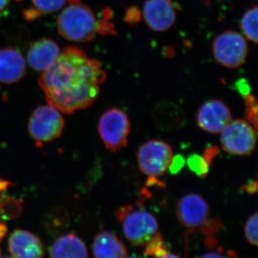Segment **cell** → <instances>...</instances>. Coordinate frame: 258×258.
I'll list each match as a JSON object with an SVG mask.
<instances>
[{
  "instance_id": "obj_4",
  "label": "cell",
  "mask_w": 258,
  "mask_h": 258,
  "mask_svg": "<svg viewBox=\"0 0 258 258\" xmlns=\"http://www.w3.org/2000/svg\"><path fill=\"white\" fill-rule=\"evenodd\" d=\"M98 133L107 149L117 152L128 145L131 123L124 111L111 108L103 113L98 122Z\"/></svg>"
},
{
  "instance_id": "obj_29",
  "label": "cell",
  "mask_w": 258,
  "mask_h": 258,
  "mask_svg": "<svg viewBox=\"0 0 258 258\" xmlns=\"http://www.w3.org/2000/svg\"><path fill=\"white\" fill-rule=\"evenodd\" d=\"M200 258H225L220 252H208L203 254Z\"/></svg>"
},
{
  "instance_id": "obj_14",
  "label": "cell",
  "mask_w": 258,
  "mask_h": 258,
  "mask_svg": "<svg viewBox=\"0 0 258 258\" xmlns=\"http://www.w3.org/2000/svg\"><path fill=\"white\" fill-rule=\"evenodd\" d=\"M26 62L20 51L12 47L0 49V83L13 84L23 79Z\"/></svg>"
},
{
  "instance_id": "obj_17",
  "label": "cell",
  "mask_w": 258,
  "mask_h": 258,
  "mask_svg": "<svg viewBox=\"0 0 258 258\" xmlns=\"http://www.w3.org/2000/svg\"><path fill=\"white\" fill-rule=\"evenodd\" d=\"M240 28L249 41L257 43V7L253 5L246 10L241 20Z\"/></svg>"
},
{
  "instance_id": "obj_28",
  "label": "cell",
  "mask_w": 258,
  "mask_h": 258,
  "mask_svg": "<svg viewBox=\"0 0 258 258\" xmlns=\"http://www.w3.org/2000/svg\"><path fill=\"white\" fill-rule=\"evenodd\" d=\"M242 192L245 191L249 195H254L257 193V181L256 180H252V181H249L247 184L244 185L241 189Z\"/></svg>"
},
{
  "instance_id": "obj_16",
  "label": "cell",
  "mask_w": 258,
  "mask_h": 258,
  "mask_svg": "<svg viewBox=\"0 0 258 258\" xmlns=\"http://www.w3.org/2000/svg\"><path fill=\"white\" fill-rule=\"evenodd\" d=\"M95 258H125L128 250L118 236L108 231H103L96 236L92 244Z\"/></svg>"
},
{
  "instance_id": "obj_25",
  "label": "cell",
  "mask_w": 258,
  "mask_h": 258,
  "mask_svg": "<svg viewBox=\"0 0 258 258\" xmlns=\"http://www.w3.org/2000/svg\"><path fill=\"white\" fill-rule=\"evenodd\" d=\"M184 159L181 155H176L173 157L171 160L170 166H169V170L170 171L171 174H176L184 165Z\"/></svg>"
},
{
  "instance_id": "obj_32",
  "label": "cell",
  "mask_w": 258,
  "mask_h": 258,
  "mask_svg": "<svg viewBox=\"0 0 258 258\" xmlns=\"http://www.w3.org/2000/svg\"><path fill=\"white\" fill-rule=\"evenodd\" d=\"M10 0H0V11L5 10L9 5Z\"/></svg>"
},
{
  "instance_id": "obj_24",
  "label": "cell",
  "mask_w": 258,
  "mask_h": 258,
  "mask_svg": "<svg viewBox=\"0 0 258 258\" xmlns=\"http://www.w3.org/2000/svg\"><path fill=\"white\" fill-rule=\"evenodd\" d=\"M108 19L103 18L98 21L97 33L101 35H115V27L113 23H110Z\"/></svg>"
},
{
  "instance_id": "obj_7",
  "label": "cell",
  "mask_w": 258,
  "mask_h": 258,
  "mask_svg": "<svg viewBox=\"0 0 258 258\" xmlns=\"http://www.w3.org/2000/svg\"><path fill=\"white\" fill-rule=\"evenodd\" d=\"M64 125L58 110L50 105L42 106L32 112L29 118V133L37 144L47 143L60 137Z\"/></svg>"
},
{
  "instance_id": "obj_19",
  "label": "cell",
  "mask_w": 258,
  "mask_h": 258,
  "mask_svg": "<svg viewBox=\"0 0 258 258\" xmlns=\"http://www.w3.org/2000/svg\"><path fill=\"white\" fill-rule=\"evenodd\" d=\"M144 246V253L154 258L160 257L169 251V246L159 232H158Z\"/></svg>"
},
{
  "instance_id": "obj_1",
  "label": "cell",
  "mask_w": 258,
  "mask_h": 258,
  "mask_svg": "<svg viewBox=\"0 0 258 258\" xmlns=\"http://www.w3.org/2000/svg\"><path fill=\"white\" fill-rule=\"evenodd\" d=\"M106 74L96 59L81 49L67 47L39 78L48 105L64 113H73L93 104L100 94L99 85Z\"/></svg>"
},
{
  "instance_id": "obj_3",
  "label": "cell",
  "mask_w": 258,
  "mask_h": 258,
  "mask_svg": "<svg viewBox=\"0 0 258 258\" xmlns=\"http://www.w3.org/2000/svg\"><path fill=\"white\" fill-rule=\"evenodd\" d=\"M121 224L123 235L133 245L144 246L159 231L157 219L145 209H135L132 205L120 207L115 212Z\"/></svg>"
},
{
  "instance_id": "obj_34",
  "label": "cell",
  "mask_w": 258,
  "mask_h": 258,
  "mask_svg": "<svg viewBox=\"0 0 258 258\" xmlns=\"http://www.w3.org/2000/svg\"><path fill=\"white\" fill-rule=\"evenodd\" d=\"M1 258H13V257H10L9 256H4V257H1Z\"/></svg>"
},
{
  "instance_id": "obj_18",
  "label": "cell",
  "mask_w": 258,
  "mask_h": 258,
  "mask_svg": "<svg viewBox=\"0 0 258 258\" xmlns=\"http://www.w3.org/2000/svg\"><path fill=\"white\" fill-rule=\"evenodd\" d=\"M33 8L38 14H50L60 10L67 3H81L80 0H32Z\"/></svg>"
},
{
  "instance_id": "obj_12",
  "label": "cell",
  "mask_w": 258,
  "mask_h": 258,
  "mask_svg": "<svg viewBox=\"0 0 258 258\" xmlns=\"http://www.w3.org/2000/svg\"><path fill=\"white\" fill-rule=\"evenodd\" d=\"M8 248L13 258H42L45 252L41 240L30 231L21 229L10 235Z\"/></svg>"
},
{
  "instance_id": "obj_8",
  "label": "cell",
  "mask_w": 258,
  "mask_h": 258,
  "mask_svg": "<svg viewBox=\"0 0 258 258\" xmlns=\"http://www.w3.org/2000/svg\"><path fill=\"white\" fill-rule=\"evenodd\" d=\"M256 132L255 128L246 120H231L221 132L222 149L231 155H250L257 143Z\"/></svg>"
},
{
  "instance_id": "obj_11",
  "label": "cell",
  "mask_w": 258,
  "mask_h": 258,
  "mask_svg": "<svg viewBox=\"0 0 258 258\" xmlns=\"http://www.w3.org/2000/svg\"><path fill=\"white\" fill-rule=\"evenodd\" d=\"M143 16L149 28L156 32H164L175 23L176 10L171 0H147Z\"/></svg>"
},
{
  "instance_id": "obj_35",
  "label": "cell",
  "mask_w": 258,
  "mask_h": 258,
  "mask_svg": "<svg viewBox=\"0 0 258 258\" xmlns=\"http://www.w3.org/2000/svg\"><path fill=\"white\" fill-rule=\"evenodd\" d=\"M1 249H0V258H1Z\"/></svg>"
},
{
  "instance_id": "obj_10",
  "label": "cell",
  "mask_w": 258,
  "mask_h": 258,
  "mask_svg": "<svg viewBox=\"0 0 258 258\" xmlns=\"http://www.w3.org/2000/svg\"><path fill=\"white\" fill-rule=\"evenodd\" d=\"M198 126L211 134L221 133L232 120L230 108L223 101L212 99L205 102L196 113Z\"/></svg>"
},
{
  "instance_id": "obj_20",
  "label": "cell",
  "mask_w": 258,
  "mask_h": 258,
  "mask_svg": "<svg viewBox=\"0 0 258 258\" xmlns=\"http://www.w3.org/2000/svg\"><path fill=\"white\" fill-rule=\"evenodd\" d=\"M245 103L244 118L246 121L252 125L255 130L257 129V101L253 94L246 95L243 97Z\"/></svg>"
},
{
  "instance_id": "obj_26",
  "label": "cell",
  "mask_w": 258,
  "mask_h": 258,
  "mask_svg": "<svg viewBox=\"0 0 258 258\" xmlns=\"http://www.w3.org/2000/svg\"><path fill=\"white\" fill-rule=\"evenodd\" d=\"M219 151L220 150H219L218 147H216V146H213V147H210L205 149L202 156H203L204 159L207 161L209 165L211 166L212 161L217 157V154H219Z\"/></svg>"
},
{
  "instance_id": "obj_31",
  "label": "cell",
  "mask_w": 258,
  "mask_h": 258,
  "mask_svg": "<svg viewBox=\"0 0 258 258\" xmlns=\"http://www.w3.org/2000/svg\"><path fill=\"white\" fill-rule=\"evenodd\" d=\"M157 258H181L180 256L177 255V254L171 253L170 252H167L166 253L163 254V255L160 256V257H158Z\"/></svg>"
},
{
  "instance_id": "obj_13",
  "label": "cell",
  "mask_w": 258,
  "mask_h": 258,
  "mask_svg": "<svg viewBox=\"0 0 258 258\" xmlns=\"http://www.w3.org/2000/svg\"><path fill=\"white\" fill-rule=\"evenodd\" d=\"M60 53V47L55 41L41 38L30 45L27 60L32 69L43 72L55 62Z\"/></svg>"
},
{
  "instance_id": "obj_9",
  "label": "cell",
  "mask_w": 258,
  "mask_h": 258,
  "mask_svg": "<svg viewBox=\"0 0 258 258\" xmlns=\"http://www.w3.org/2000/svg\"><path fill=\"white\" fill-rule=\"evenodd\" d=\"M176 215L181 225L190 232L201 230L209 217V207L205 199L197 193L184 195L178 201Z\"/></svg>"
},
{
  "instance_id": "obj_30",
  "label": "cell",
  "mask_w": 258,
  "mask_h": 258,
  "mask_svg": "<svg viewBox=\"0 0 258 258\" xmlns=\"http://www.w3.org/2000/svg\"><path fill=\"white\" fill-rule=\"evenodd\" d=\"M7 232H8V227L4 223L0 222V242L4 238Z\"/></svg>"
},
{
  "instance_id": "obj_21",
  "label": "cell",
  "mask_w": 258,
  "mask_h": 258,
  "mask_svg": "<svg viewBox=\"0 0 258 258\" xmlns=\"http://www.w3.org/2000/svg\"><path fill=\"white\" fill-rule=\"evenodd\" d=\"M186 164L190 170L200 177L205 178L208 175L210 166L203 156L198 154H190L186 159Z\"/></svg>"
},
{
  "instance_id": "obj_6",
  "label": "cell",
  "mask_w": 258,
  "mask_h": 258,
  "mask_svg": "<svg viewBox=\"0 0 258 258\" xmlns=\"http://www.w3.org/2000/svg\"><path fill=\"white\" fill-rule=\"evenodd\" d=\"M173 157L169 144L161 140L148 141L137 153L139 169L149 177H159L169 170Z\"/></svg>"
},
{
  "instance_id": "obj_27",
  "label": "cell",
  "mask_w": 258,
  "mask_h": 258,
  "mask_svg": "<svg viewBox=\"0 0 258 258\" xmlns=\"http://www.w3.org/2000/svg\"><path fill=\"white\" fill-rule=\"evenodd\" d=\"M235 88L237 91L243 97L250 93H249L250 92V87H249V85L247 83V80H238L235 83Z\"/></svg>"
},
{
  "instance_id": "obj_2",
  "label": "cell",
  "mask_w": 258,
  "mask_h": 258,
  "mask_svg": "<svg viewBox=\"0 0 258 258\" xmlns=\"http://www.w3.org/2000/svg\"><path fill=\"white\" fill-rule=\"evenodd\" d=\"M59 33L66 40L88 42L97 33L98 21L93 10L82 3H72L64 8L57 20Z\"/></svg>"
},
{
  "instance_id": "obj_36",
  "label": "cell",
  "mask_w": 258,
  "mask_h": 258,
  "mask_svg": "<svg viewBox=\"0 0 258 258\" xmlns=\"http://www.w3.org/2000/svg\"><path fill=\"white\" fill-rule=\"evenodd\" d=\"M17 1H21V0H17Z\"/></svg>"
},
{
  "instance_id": "obj_22",
  "label": "cell",
  "mask_w": 258,
  "mask_h": 258,
  "mask_svg": "<svg viewBox=\"0 0 258 258\" xmlns=\"http://www.w3.org/2000/svg\"><path fill=\"white\" fill-rule=\"evenodd\" d=\"M257 212L251 215L244 225V235L251 245H257Z\"/></svg>"
},
{
  "instance_id": "obj_23",
  "label": "cell",
  "mask_w": 258,
  "mask_h": 258,
  "mask_svg": "<svg viewBox=\"0 0 258 258\" xmlns=\"http://www.w3.org/2000/svg\"><path fill=\"white\" fill-rule=\"evenodd\" d=\"M141 20H142V14L137 7L131 6L127 8L124 16L125 23L129 25L134 26L138 24Z\"/></svg>"
},
{
  "instance_id": "obj_15",
  "label": "cell",
  "mask_w": 258,
  "mask_h": 258,
  "mask_svg": "<svg viewBox=\"0 0 258 258\" xmlns=\"http://www.w3.org/2000/svg\"><path fill=\"white\" fill-rule=\"evenodd\" d=\"M50 258H88L87 247L75 232L60 236L49 247Z\"/></svg>"
},
{
  "instance_id": "obj_33",
  "label": "cell",
  "mask_w": 258,
  "mask_h": 258,
  "mask_svg": "<svg viewBox=\"0 0 258 258\" xmlns=\"http://www.w3.org/2000/svg\"><path fill=\"white\" fill-rule=\"evenodd\" d=\"M125 258H144V257H139V256H130V257H128V256H127V257H125Z\"/></svg>"
},
{
  "instance_id": "obj_5",
  "label": "cell",
  "mask_w": 258,
  "mask_h": 258,
  "mask_svg": "<svg viewBox=\"0 0 258 258\" xmlns=\"http://www.w3.org/2000/svg\"><path fill=\"white\" fill-rule=\"evenodd\" d=\"M215 60L228 69L240 67L245 62L248 45L239 32L228 30L217 35L212 43Z\"/></svg>"
}]
</instances>
